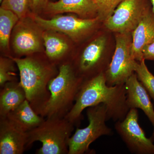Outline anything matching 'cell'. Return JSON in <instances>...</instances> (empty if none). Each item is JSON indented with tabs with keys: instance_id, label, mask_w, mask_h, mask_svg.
<instances>
[{
	"instance_id": "6da1fadb",
	"label": "cell",
	"mask_w": 154,
	"mask_h": 154,
	"mask_svg": "<svg viewBox=\"0 0 154 154\" xmlns=\"http://www.w3.org/2000/svg\"><path fill=\"white\" fill-rule=\"evenodd\" d=\"M99 104L106 106L108 120L116 122L124 119L130 110L126 104L125 84L107 85L104 73L84 80L73 106L65 118L78 127L83 110Z\"/></svg>"
},
{
	"instance_id": "7a4b0ae2",
	"label": "cell",
	"mask_w": 154,
	"mask_h": 154,
	"mask_svg": "<svg viewBox=\"0 0 154 154\" xmlns=\"http://www.w3.org/2000/svg\"><path fill=\"white\" fill-rule=\"evenodd\" d=\"M15 62L19 72V83L24 89L26 99L39 115L49 98L48 84L58 73L56 65L48 58L27 56L20 58L9 56Z\"/></svg>"
},
{
	"instance_id": "3957f363",
	"label": "cell",
	"mask_w": 154,
	"mask_h": 154,
	"mask_svg": "<svg viewBox=\"0 0 154 154\" xmlns=\"http://www.w3.org/2000/svg\"><path fill=\"white\" fill-rule=\"evenodd\" d=\"M58 73L48 84L50 97L39 113L44 118H64L73 106L84 82L75 71L71 62L62 64Z\"/></svg>"
},
{
	"instance_id": "277c9868",
	"label": "cell",
	"mask_w": 154,
	"mask_h": 154,
	"mask_svg": "<svg viewBox=\"0 0 154 154\" xmlns=\"http://www.w3.org/2000/svg\"><path fill=\"white\" fill-rule=\"evenodd\" d=\"M75 125L65 118L49 117L34 129L27 132L26 148L34 142L42 145L37 154H68V141Z\"/></svg>"
},
{
	"instance_id": "5b68a950",
	"label": "cell",
	"mask_w": 154,
	"mask_h": 154,
	"mask_svg": "<svg viewBox=\"0 0 154 154\" xmlns=\"http://www.w3.org/2000/svg\"><path fill=\"white\" fill-rule=\"evenodd\" d=\"M89 124L83 128H77L68 141V154L88 153L90 145L103 136H112L113 131L107 124V110L104 104L87 108Z\"/></svg>"
},
{
	"instance_id": "8992f818",
	"label": "cell",
	"mask_w": 154,
	"mask_h": 154,
	"mask_svg": "<svg viewBox=\"0 0 154 154\" xmlns=\"http://www.w3.org/2000/svg\"><path fill=\"white\" fill-rule=\"evenodd\" d=\"M116 48L105 75L109 86L124 85L135 73L137 61L131 54V32L115 33Z\"/></svg>"
},
{
	"instance_id": "52a82bcc",
	"label": "cell",
	"mask_w": 154,
	"mask_h": 154,
	"mask_svg": "<svg viewBox=\"0 0 154 154\" xmlns=\"http://www.w3.org/2000/svg\"><path fill=\"white\" fill-rule=\"evenodd\" d=\"M107 38L100 36L86 46L82 52L72 62L78 75L84 80L105 73L112 57L106 54Z\"/></svg>"
},
{
	"instance_id": "ba28073f",
	"label": "cell",
	"mask_w": 154,
	"mask_h": 154,
	"mask_svg": "<svg viewBox=\"0 0 154 154\" xmlns=\"http://www.w3.org/2000/svg\"><path fill=\"white\" fill-rule=\"evenodd\" d=\"M152 8L150 0H123L104 22L105 27L115 33L132 32Z\"/></svg>"
},
{
	"instance_id": "9c48e42d",
	"label": "cell",
	"mask_w": 154,
	"mask_h": 154,
	"mask_svg": "<svg viewBox=\"0 0 154 154\" xmlns=\"http://www.w3.org/2000/svg\"><path fill=\"white\" fill-rule=\"evenodd\" d=\"M138 119L137 109L131 108L124 119L115 122L114 128L131 153L154 154V141L146 137Z\"/></svg>"
},
{
	"instance_id": "30bf717a",
	"label": "cell",
	"mask_w": 154,
	"mask_h": 154,
	"mask_svg": "<svg viewBox=\"0 0 154 154\" xmlns=\"http://www.w3.org/2000/svg\"><path fill=\"white\" fill-rule=\"evenodd\" d=\"M33 18L41 28L63 33L74 40H79L88 35L100 21L98 17L84 19L71 15H57L50 19L36 15Z\"/></svg>"
},
{
	"instance_id": "8fae6325",
	"label": "cell",
	"mask_w": 154,
	"mask_h": 154,
	"mask_svg": "<svg viewBox=\"0 0 154 154\" xmlns=\"http://www.w3.org/2000/svg\"><path fill=\"white\" fill-rule=\"evenodd\" d=\"M36 22L27 17L19 19L12 33V46L17 55H30L41 51L42 33Z\"/></svg>"
},
{
	"instance_id": "7c38bea8",
	"label": "cell",
	"mask_w": 154,
	"mask_h": 154,
	"mask_svg": "<svg viewBox=\"0 0 154 154\" xmlns=\"http://www.w3.org/2000/svg\"><path fill=\"white\" fill-rule=\"evenodd\" d=\"M126 104L129 109H140L146 116L153 128L150 138L154 141V107L151 97L138 79L135 73L133 74L125 83Z\"/></svg>"
},
{
	"instance_id": "4fadbf2b",
	"label": "cell",
	"mask_w": 154,
	"mask_h": 154,
	"mask_svg": "<svg viewBox=\"0 0 154 154\" xmlns=\"http://www.w3.org/2000/svg\"><path fill=\"white\" fill-rule=\"evenodd\" d=\"M28 134L9 119L0 118V154H22L27 146Z\"/></svg>"
},
{
	"instance_id": "5bb4252c",
	"label": "cell",
	"mask_w": 154,
	"mask_h": 154,
	"mask_svg": "<svg viewBox=\"0 0 154 154\" xmlns=\"http://www.w3.org/2000/svg\"><path fill=\"white\" fill-rule=\"evenodd\" d=\"M131 34V54L135 60L140 61L143 60L144 47L154 42V13L152 8L145 14Z\"/></svg>"
},
{
	"instance_id": "9a60e30c",
	"label": "cell",
	"mask_w": 154,
	"mask_h": 154,
	"mask_svg": "<svg viewBox=\"0 0 154 154\" xmlns=\"http://www.w3.org/2000/svg\"><path fill=\"white\" fill-rule=\"evenodd\" d=\"M45 9L50 14L72 13L84 18L97 14V7L94 0H58L56 2H49Z\"/></svg>"
},
{
	"instance_id": "2e32d148",
	"label": "cell",
	"mask_w": 154,
	"mask_h": 154,
	"mask_svg": "<svg viewBox=\"0 0 154 154\" xmlns=\"http://www.w3.org/2000/svg\"><path fill=\"white\" fill-rule=\"evenodd\" d=\"M26 99L25 91L19 82L6 83L1 87L0 118L6 117Z\"/></svg>"
},
{
	"instance_id": "e0dca14e",
	"label": "cell",
	"mask_w": 154,
	"mask_h": 154,
	"mask_svg": "<svg viewBox=\"0 0 154 154\" xmlns=\"http://www.w3.org/2000/svg\"><path fill=\"white\" fill-rule=\"evenodd\" d=\"M6 118L17 127L27 132L38 126L45 119L33 110L27 99L11 111Z\"/></svg>"
},
{
	"instance_id": "ac0fdd59",
	"label": "cell",
	"mask_w": 154,
	"mask_h": 154,
	"mask_svg": "<svg viewBox=\"0 0 154 154\" xmlns=\"http://www.w3.org/2000/svg\"><path fill=\"white\" fill-rule=\"evenodd\" d=\"M42 39L45 55L49 60L56 65L65 63L64 59L69 48L66 40L55 31L49 30L42 33Z\"/></svg>"
},
{
	"instance_id": "d6986e66",
	"label": "cell",
	"mask_w": 154,
	"mask_h": 154,
	"mask_svg": "<svg viewBox=\"0 0 154 154\" xmlns=\"http://www.w3.org/2000/svg\"><path fill=\"white\" fill-rule=\"evenodd\" d=\"M19 19L14 12L0 8V46L3 51H9V43L12 32Z\"/></svg>"
},
{
	"instance_id": "ffe728a7",
	"label": "cell",
	"mask_w": 154,
	"mask_h": 154,
	"mask_svg": "<svg viewBox=\"0 0 154 154\" xmlns=\"http://www.w3.org/2000/svg\"><path fill=\"white\" fill-rule=\"evenodd\" d=\"M134 72L138 79L143 85L154 103V75L149 70L144 59L137 61Z\"/></svg>"
},
{
	"instance_id": "44dd1931",
	"label": "cell",
	"mask_w": 154,
	"mask_h": 154,
	"mask_svg": "<svg viewBox=\"0 0 154 154\" xmlns=\"http://www.w3.org/2000/svg\"><path fill=\"white\" fill-rule=\"evenodd\" d=\"M1 4V8L12 11L21 19L32 11L33 0H4Z\"/></svg>"
},
{
	"instance_id": "7402d4cb",
	"label": "cell",
	"mask_w": 154,
	"mask_h": 154,
	"mask_svg": "<svg viewBox=\"0 0 154 154\" xmlns=\"http://www.w3.org/2000/svg\"><path fill=\"white\" fill-rule=\"evenodd\" d=\"M16 64L11 57H1L0 58V86L8 82L17 81Z\"/></svg>"
},
{
	"instance_id": "603a6c76",
	"label": "cell",
	"mask_w": 154,
	"mask_h": 154,
	"mask_svg": "<svg viewBox=\"0 0 154 154\" xmlns=\"http://www.w3.org/2000/svg\"><path fill=\"white\" fill-rule=\"evenodd\" d=\"M97 7V16L105 22L112 15L117 6L123 0H94Z\"/></svg>"
},
{
	"instance_id": "cb8c5ba5",
	"label": "cell",
	"mask_w": 154,
	"mask_h": 154,
	"mask_svg": "<svg viewBox=\"0 0 154 154\" xmlns=\"http://www.w3.org/2000/svg\"><path fill=\"white\" fill-rule=\"evenodd\" d=\"M143 56V59L145 60L154 61V42L144 47Z\"/></svg>"
},
{
	"instance_id": "d4e9b609",
	"label": "cell",
	"mask_w": 154,
	"mask_h": 154,
	"mask_svg": "<svg viewBox=\"0 0 154 154\" xmlns=\"http://www.w3.org/2000/svg\"><path fill=\"white\" fill-rule=\"evenodd\" d=\"M48 0H33L32 11L35 14L45 9L48 3Z\"/></svg>"
},
{
	"instance_id": "484cf974",
	"label": "cell",
	"mask_w": 154,
	"mask_h": 154,
	"mask_svg": "<svg viewBox=\"0 0 154 154\" xmlns=\"http://www.w3.org/2000/svg\"><path fill=\"white\" fill-rule=\"evenodd\" d=\"M151 2L152 6L153 11L154 13V0H150Z\"/></svg>"
},
{
	"instance_id": "4316f807",
	"label": "cell",
	"mask_w": 154,
	"mask_h": 154,
	"mask_svg": "<svg viewBox=\"0 0 154 154\" xmlns=\"http://www.w3.org/2000/svg\"><path fill=\"white\" fill-rule=\"evenodd\" d=\"M4 1V0H0V3H2Z\"/></svg>"
}]
</instances>
